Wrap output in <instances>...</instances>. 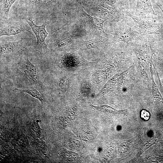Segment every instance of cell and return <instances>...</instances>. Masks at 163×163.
<instances>
[{
	"mask_svg": "<svg viewBox=\"0 0 163 163\" xmlns=\"http://www.w3.org/2000/svg\"><path fill=\"white\" fill-rule=\"evenodd\" d=\"M21 62V69L27 77L34 82H37V71L35 66L29 61L27 57L22 58Z\"/></svg>",
	"mask_w": 163,
	"mask_h": 163,
	"instance_id": "cell-9",
	"label": "cell"
},
{
	"mask_svg": "<svg viewBox=\"0 0 163 163\" xmlns=\"http://www.w3.org/2000/svg\"><path fill=\"white\" fill-rule=\"evenodd\" d=\"M29 39L22 38L15 41H6L0 46V55L15 53L22 50L25 47L30 46Z\"/></svg>",
	"mask_w": 163,
	"mask_h": 163,
	"instance_id": "cell-7",
	"label": "cell"
},
{
	"mask_svg": "<svg viewBox=\"0 0 163 163\" xmlns=\"http://www.w3.org/2000/svg\"><path fill=\"white\" fill-rule=\"evenodd\" d=\"M135 16L141 18H155L157 14L153 10L151 0H136Z\"/></svg>",
	"mask_w": 163,
	"mask_h": 163,
	"instance_id": "cell-8",
	"label": "cell"
},
{
	"mask_svg": "<svg viewBox=\"0 0 163 163\" xmlns=\"http://www.w3.org/2000/svg\"><path fill=\"white\" fill-rule=\"evenodd\" d=\"M152 82V93L153 97L160 104L163 106V98L160 93L154 79L153 69L150 71Z\"/></svg>",
	"mask_w": 163,
	"mask_h": 163,
	"instance_id": "cell-13",
	"label": "cell"
},
{
	"mask_svg": "<svg viewBox=\"0 0 163 163\" xmlns=\"http://www.w3.org/2000/svg\"><path fill=\"white\" fill-rule=\"evenodd\" d=\"M127 15L120 20L113 30L110 32L113 36L112 43L122 42L127 44L144 35L136 30L135 23Z\"/></svg>",
	"mask_w": 163,
	"mask_h": 163,
	"instance_id": "cell-2",
	"label": "cell"
},
{
	"mask_svg": "<svg viewBox=\"0 0 163 163\" xmlns=\"http://www.w3.org/2000/svg\"><path fill=\"white\" fill-rule=\"evenodd\" d=\"M69 80L66 77L62 78L59 81V86L62 89H66L69 87Z\"/></svg>",
	"mask_w": 163,
	"mask_h": 163,
	"instance_id": "cell-17",
	"label": "cell"
},
{
	"mask_svg": "<svg viewBox=\"0 0 163 163\" xmlns=\"http://www.w3.org/2000/svg\"><path fill=\"white\" fill-rule=\"evenodd\" d=\"M126 14L134 21L137 30L142 34H158L159 23L155 22V18L138 17L132 15L128 11H126Z\"/></svg>",
	"mask_w": 163,
	"mask_h": 163,
	"instance_id": "cell-5",
	"label": "cell"
},
{
	"mask_svg": "<svg viewBox=\"0 0 163 163\" xmlns=\"http://www.w3.org/2000/svg\"><path fill=\"white\" fill-rule=\"evenodd\" d=\"M26 23L20 19L15 18L0 19V37L4 36L15 35L25 31L33 35Z\"/></svg>",
	"mask_w": 163,
	"mask_h": 163,
	"instance_id": "cell-4",
	"label": "cell"
},
{
	"mask_svg": "<svg viewBox=\"0 0 163 163\" xmlns=\"http://www.w3.org/2000/svg\"><path fill=\"white\" fill-rule=\"evenodd\" d=\"M126 8L128 10L129 4L128 0H123Z\"/></svg>",
	"mask_w": 163,
	"mask_h": 163,
	"instance_id": "cell-19",
	"label": "cell"
},
{
	"mask_svg": "<svg viewBox=\"0 0 163 163\" xmlns=\"http://www.w3.org/2000/svg\"><path fill=\"white\" fill-rule=\"evenodd\" d=\"M141 117L145 120H149L150 117L149 112L145 110H142L141 112Z\"/></svg>",
	"mask_w": 163,
	"mask_h": 163,
	"instance_id": "cell-18",
	"label": "cell"
},
{
	"mask_svg": "<svg viewBox=\"0 0 163 163\" xmlns=\"http://www.w3.org/2000/svg\"><path fill=\"white\" fill-rule=\"evenodd\" d=\"M17 0H0V19L9 18L10 9L14 3Z\"/></svg>",
	"mask_w": 163,
	"mask_h": 163,
	"instance_id": "cell-11",
	"label": "cell"
},
{
	"mask_svg": "<svg viewBox=\"0 0 163 163\" xmlns=\"http://www.w3.org/2000/svg\"><path fill=\"white\" fill-rule=\"evenodd\" d=\"M14 89L18 91L27 93L32 97L38 99L42 104H43L45 101V99L43 94L35 89H20L15 88Z\"/></svg>",
	"mask_w": 163,
	"mask_h": 163,
	"instance_id": "cell-14",
	"label": "cell"
},
{
	"mask_svg": "<svg viewBox=\"0 0 163 163\" xmlns=\"http://www.w3.org/2000/svg\"><path fill=\"white\" fill-rule=\"evenodd\" d=\"M39 122L37 116L36 104L34 103L33 105V111L31 113L30 127L37 135V137L40 139L41 129L39 125Z\"/></svg>",
	"mask_w": 163,
	"mask_h": 163,
	"instance_id": "cell-10",
	"label": "cell"
},
{
	"mask_svg": "<svg viewBox=\"0 0 163 163\" xmlns=\"http://www.w3.org/2000/svg\"><path fill=\"white\" fill-rule=\"evenodd\" d=\"M58 0H26L28 11L34 15L46 17L51 13Z\"/></svg>",
	"mask_w": 163,
	"mask_h": 163,
	"instance_id": "cell-6",
	"label": "cell"
},
{
	"mask_svg": "<svg viewBox=\"0 0 163 163\" xmlns=\"http://www.w3.org/2000/svg\"><path fill=\"white\" fill-rule=\"evenodd\" d=\"M88 17L90 20L91 25L95 29L99 30L102 34L107 36V34L105 33L103 29V24L106 20H103L95 17H92L87 14Z\"/></svg>",
	"mask_w": 163,
	"mask_h": 163,
	"instance_id": "cell-12",
	"label": "cell"
},
{
	"mask_svg": "<svg viewBox=\"0 0 163 163\" xmlns=\"http://www.w3.org/2000/svg\"><path fill=\"white\" fill-rule=\"evenodd\" d=\"M161 68L163 70V63H161Z\"/></svg>",
	"mask_w": 163,
	"mask_h": 163,
	"instance_id": "cell-20",
	"label": "cell"
},
{
	"mask_svg": "<svg viewBox=\"0 0 163 163\" xmlns=\"http://www.w3.org/2000/svg\"><path fill=\"white\" fill-rule=\"evenodd\" d=\"M129 43L135 54L143 81L145 82H149L151 75L150 69L152 67L153 55L146 36L143 35Z\"/></svg>",
	"mask_w": 163,
	"mask_h": 163,
	"instance_id": "cell-1",
	"label": "cell"
},
{
	"mask_svg": "<svg viewBox=\"0 0 163 163\" xmlns=\"http://www.w3.org/2000/svg\"><path fill=\"white\" fill-rule=\"evenodd\" d=\"M27 13L22 16L21 18L26 21L35 34L37 39L36 43L34 45L35 49L40 53H45L49 50L48 46L45 42L48 35L50 34L46 30V27L48 22L46 21L41 25H37L33 21V15L29 12Z\"/></svg>",
	"mask_w": 163,
	"mask_h": 163,
	"instance_id": "cell-3",
	"label": "cell"
},
{
	"mask_svg": "<svg viewBox=\"0 0 163 163\" xmlns=\"http://www.w3.org/2000/svg\"><path fill=\"white\" fill-rule=\"evenodd\" d=\"M101 43L97 40H93L86 41L82 42L81 43V47L83 49L90 48H98L101 46Z\"/></svg>",
	"mask_w": 163,
	"mask_h": 163,
	"instance_id": "cell-15",
	"label": "cell"
},
{
	"mask_svg": "<svg viewBox=\"0 0 163 163\" xmlns=\"http://www.w3.org/2000/svg\"><path fill=\"white\" fill-rule=\"evenodd\" d=\"M37 148L44 155L46 154L47 149L45 142L40 139H36V142Z\"/></svg>",
	"mask_w": 163,
	"mask_h": 163,
	"instance_id": "cell-16",
	"label": "cell"
}]
</instances>
